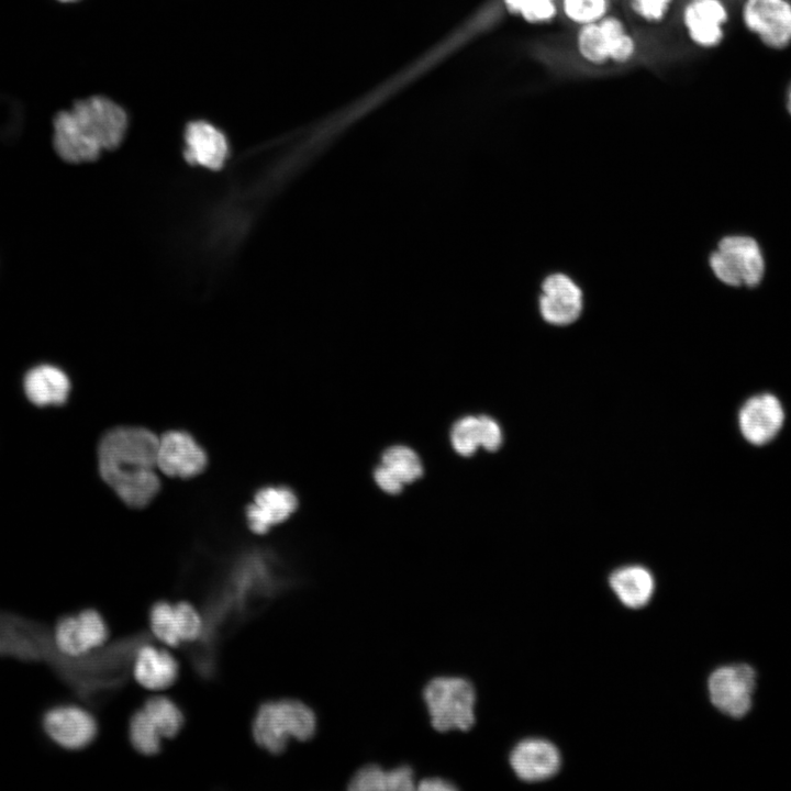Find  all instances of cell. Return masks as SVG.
Instances as JSON below:
<instances>
[{
  "label": "cell",
  "mask_w": 791,
  "mask_h": 791,
  "mask_svg": "<svg viewBox=\"0 0 791 791\" xmlns=\"http://www.w3.org/2000/svg\"><path fill=\"white\" fill-rule=\"evenodd\" d=\"M348 788L353 791L391 790V768L377 764L360 767L350 778Z\"/></svg>",
  "instance_id": "30"
},
{
  "label": "cell",
  "mask_w": 791,
  "mask_h": 791,
  "mask_svg": "<svg viewBox=\"0 0 791 791\" xmlns=\"http://www.w3.org/2000/svg\"><path fill=\"white\" fill-rule=\"evenodd\" d=\"M157 449L158 437L138 426L115 427L99 443L100 475L130 508L146 506L159 491Z\"/></svg>",
  "instance_id": "2"
},
{
  "label": "cell",
  "mask_w": 791,
  "mask_h": 791,
  "mask_svg": "<svg viewBox=\"0 0 791 791\" xmlns=\"http://www.w3.org/2000/svg\"><path fill=\"white\" fill-rule=\"evenodd\" d=\"M143 711L156 726L163 738L175 737L183 726V714L178 705L165 697L148 699Z\"/></svg>",
  "instance_id": "23"
},
{
  "label": "cell",
  "mask_w": 791,
  "mask_h": 791,
  "mask_svg": "<svg viewBox=\"0 0 791 791\" xmlns=\"http://www.w3.org/2000/svg\"><path fill=\"white\" fill-rule=\"evenodd\" d=\"M374 481L387 494L397 495L405 487L386 466L378 464L372 472Z\"/></svg>",
  "instance_id": "34"
},
{
  "label": "cell",
  "mask_w": 791,
  "mask_h": 791,
  "mask_svg": "<svg viewBox=\"0 0 791 791\" xmlns=\"http://www.w3.org/2000/svg\"><path fill=\"white\" fill-rule=\"evenodd\" d=\"M208 465L205 450L186 431H168L158 438L157 468L174 478L200 475Z\"/></svg>",
  "instance_id": "13"
},
{
  "label": "cell",
  "mask_w": 791,
  "mask_h": 791,
  "mask_svg": "<svg viewBox=\"0 0 791 791\" xmlns=\"http://www.w3.org/2000/svg\"><path fill=\"white\" fill-rule=\"evenodd\" d=\"M415 789L422 791H452L456 790L457 786L444 777L432 776L416 781Z\"/></svg>",
  "instance_id": "35"
},
{
  "label": "cell",
  "mask_w": 791,
  "mask_h": 791,
  "mask_svg": "<svg viewBox=\"0 0 791 791\" xmlns=\"http://www.w3.org/2000/svg\"><path fill=\"white\" fill-rule=\"evenodd\" d=\"M784 97H786L784 103H786L787 111L791 115V81H790L789 86L787 87Z\"/></svg>",
  "instance_id": "36"
},
{
  "label": "cell",
  "mask_w": 791,
  "mask_h": 791,
  "mask_svg": "<svg viewBox=\"0 0 791 791\" xmlns=\"http://www.w3.org/2000/svg\"><path fill=\"white\" fill-rule=\"evenodd\" d=\"M52 630L57 650L73 665L102 648L109 636L104 619L93 609L62 615Z\"/></svg>",
  "instance_id": "7"
},
{
  "label": "cell",
  "mask_w": 791,
  "mask_h": 791,
  "mask_svg": "<svg viewBox=\"0 0 791 791\" xmlns=\"http://www.w3.org/2000/svg\"><path fill=\"white\" fill-rule=\"evenodd\" d=\"M132 670L135 680L142 687L159 691L175 683L179 666L175 657L167 650L144 643L134 656Z\"/></svg>",
  "instance_id": "19"
},
{
  "label": "cell",
  "mask_w": 791,
  "mask_h": 791,
  "mask_svg": "<svg viewBox=\"0 0 791 791\" xmlns=\"http://www.w3.org/2000/svg\"><path fill=\"white\" fill-rule=\"evenodd\" d=\"M505 8L525 22L544 25L553 22L559 12L558 0H503Z\"/></svg>",
  "instance_id": "27"
},
{
  "label": "cell",
  "mask_w": 791,
  "mask_h": 791,
  "mask_svg": "<svg viewBox=\"0 0 791 791\" xmlns=\"http://www.w3.org/2000/svg\"><path fill=\"white\" fill-rule=\"evenodd\" d=\"M149 626L159 642L170 647H177L181 644L174 604L166 601L155 603L149 611Z\"/></svg>",
  "instance_id": "29"
},
{
  "label": "cell",
  "mask_w": 791,
  "mask_h": 791,
  "mask_svg": "<svg viewBox=\"0 0 791 791\" xmlns=\"http://www.w3.org/2000/svg\"><path fill=\"white\" fill-rule=\"evenodd\" d=\"M126 126L127 116L119 104L105 97H89L55 115L53 146L67 163L92 161L102 151L119 146Z\"/></svg>",
  "instance_id": "3"
},
{
  "label": "cell",
  "mask_w": 791,
  "mask_h": 791,
  "mask_svg": "<svg viewBox=\"0 0 791 791\" xmlns=\"http://www.w3.org/2000/svg\"><path fill=\"white\" fill-rule=\"evenodd\" d=\"M380 464L386 466L404 486L422 478L424 468L419 454L405 445H393L385 449Z\"/></svg>",
  "instance_id": "22"
},
{
  "label": "cell",
  "mask_w": 791,
  "mask_h": 791,
  "mask_svg": "<svg viewBox=\"0 0 791 791\" xmlns=\"http://www.w3.org/2000/svg\"><path fill=\"white\" fill-rule=\"evenodd\" d=\"M422 698L431 725L437 732H465L474 726L477 694L467 678L434 677L424 686Z\"/></svg>",
  "instance_id": "5"
},
{
  "label": "cell",
  "mask_w": 791,
  "mask_h": 791,
  "mask_svg": "<svg viewBox=\"0 0 791 791\" xmlns=\"http://www.w3.org/2000/svg\"><path fill=\"white\" fill-rule=\"evenodd\" d=\"M185 158L194 166L220 169L227 158V141L222 132L204 121H194L185 132Z\"/></svg>",
  "instance_id": "18"
},
{
  "label": "cell",
  "mask_w": 791,
  "mask_h": 791,
  "mask_svg": "<svg viewBox=\"0 0 791 791\" xmlns=\"http://www.w3.org/2000/svg\"><path fill=\"white\" fill-rule=\"evenodd\" d=\"M178 635L182 643H194L203 634L204 621L198 610L188 602L174 604Z\"/></svg>",
  "instance_id": "31"
},
{
  "label": "cell",
  "mask_w": 791,
  "mask_h": 791,
  "mask_svg": "<svg viewBox=\"0 0 791 791\" xmlns=\"http://www.w3.org/2000/svg\"><path fill=\"white\" fill-rule=\"evenodd\" d=\"M25 616L0 610V656L18 659L26 645Z\"/></svg>",
  "instance_id": "24"
},
{
  "label": "cell",
  "mask_w": 791,
  "mask_h": 791,
  "mask_svg": "<svg viewBox=\"0 0 791 791\" xmlns=\"http://www.w3.org/2000/svg\"><path fill=\"white\" fill-rule=\"evenodd\" d=\"M290 581L280 561L270 552L254 549L238 557L210 599L200 638L208 643V648L197 665L213 669V643L289 588Z\"/></svg>",
  "instance_id": "1"
},
{
  "label": "cell",
  "mask_w": 791,
  "mask_h": 791,
  "mask_svg": "<svg viewBox=\"0 0 791 791\" xmlns=\"http://www.w3.org/2000/svg\"><path fill=\"white\" fill-rule=\"evenodd\" d=\"M729 18L725 0H688L681 9L687 37L701 49H712L723 43Z\"/></svg>",
  "instance_id": "12"
},
{
  "label": "cell",
  "mask_w": 791,
  "mask_h": 791,
  "mask_svg": "<svg viewBox=\"0 0 791 791\" xmlns=\"http://www.w3.org/2000/svg\"><path fill=\"white\" fill-rule=\"evenodd\" d=\"M582 309L580 288L566 275L548 276L542 286L539 311L543 319L554 325L575 322Z\"/></svg>",
  "instance_id": "17"
},
{
  "label": "cell",
  "mask_w": 791,
  "mask_h": 791,
  "mask_svg": "<svg viewBox=\"0 0 791 791\" xmlns=\"http://www.w3.org/2000/svg\"><path fill=\"white\" fill-rule=\"evenodd\" d=\"M40 724L45 737L67 750H80L96 738L98 725L94 716L73 703L54 704L43 711Z\"/></svg>",
  "instance_id": "9"
},
{
  "label": "cell",
  "mask_w": 791,
  "mask_h": 791,
  "mask_svg": "<svg viewBox=\"0 0 791 791\" xmlns=\"http://www.w3.org/2000/svg\"><path fill=\"white\" fill-rule=\"evenodd\" d=\"M23 388L32 403L47 406L65 403L71 385L63 369L51 364H41L25 374Z\"/></svg>",
  "instance_id": "20"
},
{
  "label": "cell",
  "mask_w": 791,
  "mask_h": 791,
  "mask_svg": "<svg viewBox=\"0 0 791 791\" xmlns=\"http://www.w3.org/2000/svg\"><path fill=\"white\" fill-rule=\"evenodd\" d=\"M740 19L766 47L781 51L791 45V0H743Z\"/></svg>",
  "instance_id": "10"
},
{
  "label": "cell",
  "mask_w": 791,
  "mask_h": 791,
  "mask_svg": "<svg viewBox=\"0 0 791 791\" xmlns=\"http://www.w3.org/2000/svg\"><path fill=\"white\" fill-rule=\"evenodd\" d=\"M314 711L296 699H281L263 703L253 722L256 744L270 754L282 753L291 739L307 742L316 732Z\"/></svg>",
  "instance_id": "4"
},
{
  "label": "cell",
  "mask_w": 791,
  "mask_h": 791,
  "mask_svg": "<svg viewBox=\"0 0 791 791\" xmlns=\"http://www.w3.org/2000/svg\"><path fill=\"white\" fill-rule=\"evenodd\" d=\"M58 1H60V2H68V3H69V2L78 1V0H58Z\"/></svg>",
  "instance_id": "37"
},
{
  "label": "cell",
  "mask_w": 791,
  "mask_h": 791,
  "mask_svg": "<svg viewBox=\"0 0 791 791\" xmlns=\"http://www.w3.org/2000/svg\"><path fill=\"white\" fill-rule=\"evenodd\" d=\"M756 673L748 665L724 666L714 670L708 681L711 702L721 712L744 716L751 706Z\"/></svg>",
  "instance_id": "11"
},
{
  "label": "cell",
  "mask_w": 791,
  "mask_h": 791,
  "mask_svg": "<svg viewBox=\"0 0 791 791\" xmlns=\"http://www.w3.org/2000/svg\"><path fill=\"white\" fill-rule=\"evenodd\" d=\"M452 448L461 457H471L480 448L478 415H464L450 427Z\"/></svg>",
  "instance_id": "28"
},
{
  "label": "cell",
  "mask_w": 791,
  "mask_h": 791,
  "mask_svg": "<svg viewBox=\"0 0 791 791\" xmlns=\"http://www.w3.org/2000/svg\"><path fill=\"white\" fill-rule=\"evenodd\" d=\"M559 11L571 24L595 23L609 14L610 0H559Z\"/></svg>",
  "instance_id": "26"
},
{
  "label": "cell",
  "mask_w": 791,
  "mask_h": 791,
  "mask_svg": "<svg viewBox=\"0 0 791 791\" xmlns=\"http://www.w3.org/2000/svg\"><path fill=\"white\" fill-rule=\"evenodd\" d=\"M715 276L729 286L758 285L762 278L765 264L760 248L748 236L724 237L710 257Z\"/></svg>",
  "instance_id": "8"
},
{
  "label": "cell",
  "mask_w": 791,
  "mask_h": 791,
  "mask_svg": "<svg viewBox=\"0 0 791 791\" xmlns=\"http://www.w3.org/2000/svg\"><path fill=\"white\" fill-rule=\"evenodd\" d=\"M609 582L619 600L631 609L645 606L655 589L651 572L638 565L616 569L610 576Z\"/></svg>",
  "instance_id": "21"
},
{
  "label": "cell",
  "mask_w": 791,
  "mask_h": 791,
  "mask_svg": "<svg viewBox=\"0 0 791 791\" xmlns=\"http://www.w3.org/2000/svg\"><path fill=\"white\" fill-rule=\"evenodd\" d=\"M479 420L480 447L488 452L498 450L503 441L500 424L491 416L481 414Z\"/></svg>",
  "instance_id": "33"
},
{
  "label": "cell",
  "mask_w": 791,
  "mask_h": 791,
  "mask_svg": "<svg viewBox=\"0 0 791 791\" xmlns=\"http://www.w3.org/2000/svg\"><path fill=\"white\" fill-rule=\"evenodd\" d=\"M676 0H630L631 10L638 19L649 24L662 22Z\"/></svg>",
  "instance_id": "32"
},
{
  "label": "cell",
  "mask_w": 791,
  "mask_h": 791,
  "mask_svg": "<svg viewBox=\"0 0 791 791\" xmlns=\"http://www.w3.org/2000/svg\"><path fill=\"white\" fill-rule=\"evenodd\" d=\"M299 499L287 486H267L257 490L246 506L248 528L258 535L286 522L297 511Z\"/></svg>",
  "instance_id": "15"
},
{
  "label": "cell",
  "mask_w": 791,
  "mask_h": 791,
  "mask_svg": "<svg viewBox=\"0 0 791 791\" xmlns=\"http://www.w3.org/2000/svg\"><path fill=\"white\" fill-rule=\"evenodd\" d=\"M784 411L771 393L750 397L739 409L738 425L743 437L755 446L771 442L782 428Z\"/></svg>",
  "instance_id": "14"
},
{
  "label": "cell",
  "mask_w": 791,
  "mask_h": 791,
  "mask_svg": "<svg viewBox=\"0 0 791 791\" xmlns=\"http://www.w3.org/2000/svg\"><path fill=\"white\" fill-rule=\"evenodd\" d=\"M576 49L583 62L595 67L623 65L636 55L637 42L625 22L609 13L595 23L578 27Z\"/></svg>",
  "instance_id": "6"
},
{
  "label": "cell",
  "mask_w": 791,
  "mask_h": 791,
  "mask_svg": "<svg viewBox=\"0 0 791 791\" xmlns=\"http://www.w3.org/2000/svg\"><path fill=\"white\" fill-rule=\"evenodd\" d=\"M129 737L133 748L145 756L157 754L161 747L163 737L143 709L132 715Z\"/></svg>",
  "instance_id": "25"
},
{
  "label": "cell",
  "mask_w": 791,
  "mask_h": 791,
  "mask_svg": "<svg viewBox=\"0 0 791 791\" xmlns=\"http://www.w3.org/2000/svg\"><path fill=\"white\" fill-rule=\"evenodd\" d=\"M510 765L521 780L537 782L555 776L561 758L553 743L543 738H526L511 750Z\"/></svg>",
  "instance_id": "16"
}]
</instances>
